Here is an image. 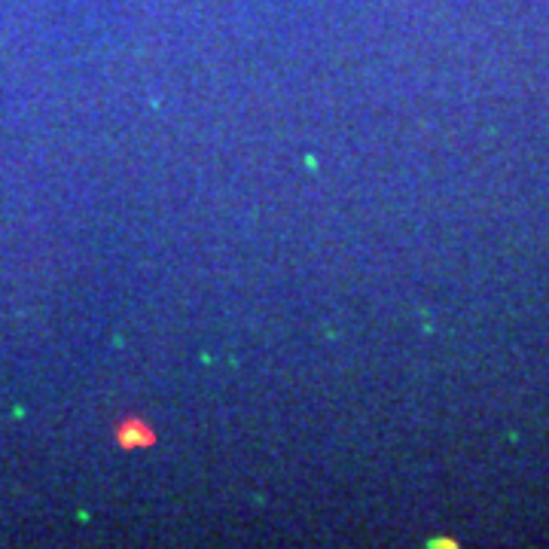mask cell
<instances>
[{
	"label": "cell",
	"mask_w": 549,
	"mask_h": 549,
	"mask_svg": "<svg viewBox=\"0 0 549 549\" xmlns=\"http://www.w3.org/2000/svg\"><path fill=\"white\" fill-rule=\"evenodd\" d=\"M156 439L153 430H147V425H143L141 418H131L125 421V425L120 427V443L129 445V449H141V445H150Z\"/></svg>",
	"instance_id": "obj_1"
}]
</instances>
